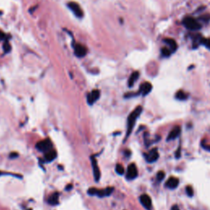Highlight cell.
Returning a JSON list of instances; mask_svg holds the SVG:
<instances>
[{"instance_id":"3","label":"cell","mask_w":210,"mask_h":210,"mask_svg":"<svg viewBox=\"0 0 210 210\" xmlns=\"http://www.w3.org/2000/svg\"><path fill=\"white\" fill-rule=\"evenodd\" d=\"M113 187H108L104 190H97L95 188H91L90 190H88V193L90 195H98L99 197H104V196H108L112 194V192L113 191Z\"/></svg>"},{"instance_id":"17","label":"cell","mask_w":210,"mask_h":210,"mask_svg":"<svg viewBox=\"0 0 210 210\" xmlns=\"http://www.w3.org/2000/svg\"><path fill=\"white\" fill-rule=\"evenodd\" d=\"M139 76H140V74H139L138 72H135L131 74V76L130 77L128 81L129 87H132L133 86L134 84L135 83V81H137V79L139 78Z\"/></svg>"},{"instance_id":"2","label":"cell","mask_w":210,"mask_h":210,"mask_svg":"<svg viewBox=\"0 0 210 210\" xmlns=\"http://www.w3.org/2000/svg\"><path fill=\"white\" fill-rule=\"evenodd\" d=\"M183 24L184 26L190 31H197L201 28L200 24L198 22V21L194 19L193 17L187 16L183 20Z\"/></svg>"},{"instance_id":"7","label":"cell","mask_w":210,"mask_h":210,"mask_svg":"<svg viewBox=\"0 0 210 210\" xmlns=\"http://www.w3.org/2000/svg\"><path fill=\"white\" fill-rule=\"evenodd\" d=\"M140 200L141 205H143L146 209H151V208H152V200H151V198L149 197V195H146V194H144V195H142L140 197Z\"/></svg>"},{"instance_id":"8","label":"cell","mask_w":210,"mask_h":210,"mask_svg":"<svg viewBox=\"0 0 210 210\" xmlns=\"http://www.w3.org/2000/svg\"><path fill=\"white\" fill-rule=\"evenodd\" d=\"M91 163H92L93 172H94V180H95L96 181H99V178H100V171H99V166H98L97 160L94 159V157H91Z\"/></svg>"},{"instance_id":"25","label":"cell","mask_w":210,"mask_h":210,"mask_svg":"<svg viewBox=\"0 0 210 210\" xmlns=\"http://www.w3.org/2000/svg\"><path fill=\"white\" fill-rule=\"evenodd\" d=\"M4 45H5V46H4V50H5V52L7 53V52H8L11 49L10 44H8V42H6Z\"/></svg>"},{"instance_id":"5","label":"cell","mask_w":210,"mask_h":210,"mask_svg":"<svg viewBox=\"0 0 210 210\" xmlns=\"http://www.w3.org/2000/svg\"><path fill=\"white\" fill-rule=\"evenodd\" d=\"M68 8L71 9L72 12L75 14L76 16H77L78 18H81L83 15H84V13H83V10H82L81 8V7L80 5L77 3H75V2H70L68 4Z\"/></svg>"},{"instance_id":"29","label":"cell","mask_w":210,"mask_h":210,"mask_svg":"<svg viewBox=\"0 0 210 210\" xmlns=\"http://www.w3.org/2000/svg\"><path fill=\"white\" fill-rule=\"evenodd\" d=\"M203 147H204V149H207V150L210 151V146H208V145H203Z\"/></svg>"},{"instance_id":"24","label":"cell","mask_w":210,"mask_h":210,"mask_svg":"<svg viewBox=\"0 0 210 210\" xmlns=\"http://www.w3.org/2000/svg\"><path fill=\"white\" fill-rule=\"evenodd\" d=\"M164 177H165V173L163 171H159V172L157 173V178L159 180V181H162Z\"/></svg>"},{"instance_id":"23","label":"cell","mask_w":210,"mask_h":210,"mask_svg":"<svg viewBox=\"0 0 210 210\" xmlns=\"http://www.w3.org/2000/svg\"><path fill=\"white\" fill-rule=\"evenodd\" d=\"M185 192H186V194L188 195V196H193L194 195V190H193V188L190 186V185H188V186H186V188H185Z\"/></svg>"},{"instance_id":"12","label":"cell","mask_w":210,"mask_h":210,"mask_svg":"<svg viewBox=\"0 0 210 210\" xmlns=\"http://www.w3.org/2000/svg\"><path fill=\"white\" fill-rule=\"evenodd\" d=\"M180 134H181V128H180V127H175L174 128L172 129V130L170 131V133L168 134V138H167V140H168V141L173 140L176 139L178 136H179Z\"/></svg>"},{"instance_id":"20","label":"cell","mask_w":210,"mask_h":210,"mask_svg":"<svg viewBox=\"0 0 210 210\" xmlns=\"http://www.w3.org/2000/svg\"><path fill=\"white\" fill-rule=\"evenodd\" d=\"M200 44H204L205 47H207L209 49H210V39H205V38H201L200 40Z\"/></svg>"},{"instance_id":"28","label":"cell","mask_w":210,"mask_h":210,"mask_svg":"<svg viewBox=\"0 0 210 210\" xmlns=\"http://www.w3.org/2000/svg\"><path fill=\"white\" fill-rule=\"evenodd\" d=\"M3 37H4V34H3L2 31H0V40H3Z\"/></svg>"},{"instance_id":"1","label":"cell","mask_w":210,"mask_h":210,"mask_svg":"<svg viewBox=\"0 0 210 210\" xmlns=\"http://www.w3.org/2000/svg\"><path fill=\"white\" fill-rule=\"evenodd\" d=\"M142 107L139 106L134 110L132 113L130 114L128 119H127V138L131 135L132 130L134 128V126L135 124L136 119L140 117V113H142Z\"/></svg>"},{"instance_id":"9","label":"cell","mask_w":210,"mask_h":210,"mask_svg":"<svg viewBox=\"0 0 210 210\" xmlns=\"http://www.w3.org/2000/svg\"><path fill=\"white\" fill-rule=\"evenodd\" d=\"M100 97V92L99 90H93L90 94H89L87 96V102L89 104H93L95 103Z\"/></svg>"},{"instance_id":"27","label":"cell","mask_w":210,"mask_h":210,"mask_svg":"<svg viewBox=\"0 0 210 210\" xmlns=\"http://www.w3.org/2000/svg\"><path fill=\"white\" fill-rule=\"evenodd\" d=\"M16 157H17V154L16 153H12V154H10V158H16Z\"/></svg>"},{"instance_id":"4","label":"cell","mask_w":210,"mask_h":210,"mask_svg":"<svg viewBox=\"0 0 210 210\" xmlns=\"http://www.w3.org/2000/svg\"><path fill=\"white\" fill-rule=\"evenodd\" d=\"M36 148H37V149H39L40 151H41V152H44V153L49 151L50 149H52V143L50 141V140L47 139V140H44L40 141L39 143H37V144H36Z\"/></svg>"},{"instance_id":"16","label":"cell","mask_w":210,"mask_h":210,"mask_svg":"<svg viewBox=\"0 0 210 210\" xmlns=\"http://www.w3.org/2000/svg\"><path fill=\"white\" fill-rule=\"evenodd\" d=\"M57 157V153L55 150L53 149H50L49 151H48L45 153V159H46L48 162H51L53 160L56 159Z\"/></svg>"},{"instance_id":"21","label":"cell","mask_w":210,"mask_h":210,"mask_svg":"<svg viewBox=\"0 0 210 210\" xmlns=\"http://www.w3.org/2000/svg\"><path fill=\"white\" fill-rule=\"evenodd\" d=\"M116 172L119 175L124 174V168L121 164H117L116 165Z\"/></svg>"},{"instance_id":"6","label":"cell","mask_w":210,"mask_h":210,"mask_svg":"<svg viewBox=\"0 0 210 210\" xmlns=\"http://www.w3.org/2000/svg\"><path fill=\"white\" fill-rule=\"evenodd\" d=\"M138 176V171L135 164L131 163L128 166L127 172V178L128 180H133L136 178Z\"/></svg>"},{"instance_id":"19","label":"cell","mask_w":210,"mask_h":210,"mask_svg":"<svg viewBox=\"0 0 210 210\" xmlns=\"http://www.w3.org/2000/svg\"><path fill=\"white\" fill-rule=\"evenodd\" d=\"M176 98L177 99H179V100L183 101V100H185L188 98V94L186 93H185L184 91H182V90H179L176 94Z\"/></svg>"},{"instance_id":"13","label":"cell","mask_w":210,"mask_h":210,"mask_svg":"<svg viewBox=\"0 0 210 210\" xmlns=\"http://www.w3.org/2000/svg\"><path fill=\"white\" fill-rule=\"evenodd\" d=\"M87 53V49L86 48L81 45V44H77V46L75 48V54L79 57H84Z\"/></svg>"},{"instance_id":"14","label":"cell","mask_w":210,"mask_h":210,"mask_svg":"<svg viewBox=\"0 0 210 210\" xmlns=\"http://www.w3.org/2000/svg\"><path fill=\"white\" fill-rule=\"evenodd\" d=\"M165 185H166L167 187H168L170 189H175L179 185V180L176 178V177H171L167 181Z\"/></svg>"},{"instance_id":"11","label":"cell","mask_w":210,"mask_h":210,"mask_svg":"<svg viewBox=\"0 0 210 210\" xmlns=\"http://www.w3.org/2000/svg\"><path fill=\"white\" fill-rule=\"evenodd\" d=\"M151 90H152V85L149 82H144L140 88L139 94H142V95L145 96L151 92Z\"/></svg>"},{"instance_id":"15","label":"cell","mask_w":210,"mask_h":210,"mask_svg":"<svg viewBox=\"0 0 210 210\" xmlns=\"http://www.w3.org/2000/svg\"><path fill=\"white\" fill-rule=\"evenodd\" d=\"M163 41L170 47V50L172 51V53H173L177 49V44L176 43V41L173 39H169V38H167L163 40Z\"/></svg>"},{"instance_id":"10","label":"cell","mask_w":210,"mask_h":210,"mask_svg":"<svg viewBox=\"0 0 210 210\" xmlns=\"http://www.w3.org/2000/svg\"><path fill=\"white\" fill-rule=\"evenodd\" d=\"M159 154L157 149H152L149 153V154L145 155V158H146V160H147L148 163H154V162H155L157 159H159Z\"/></svg>"},{"instance_id":"22","label":"cell","mask_w":210,"mask_h":210,"mask_svg":"<svg viewBox=\"0 0 210 210\" xmlns=\"http://www.w3.org/2000/svg\"><path fill=\"white\" fill-rule=\"evenodd\" d=\"M161 53H162V54H163L164 57H169L170 55H171V53H172V51L170 50L169 49H168V48L164 47V48L162 49Z\"/></svg>"},{"instance_id":"18","label":"cell","mask_w":210,"mask_h":210,"mask_svg":"<svg viewBox=\"0 0 210 210\" xmlns=\"http://www.w3.org/2000/svg\"><path fill=\"white\" fill-rule=\"evenodd\" d=\"M58 200H59V194L56 192V193H53L49 198V203L51 205H56L58 204Z\"/></svg>"},{"instance_id":"26","label":"cell","mask_w":210,"mask_h":210,"mask_svg":"<svg viewBox=\"0 0 210 210\" xmlns=\"http://www.w3.org/2000/svg\"><path fill=\"white\" fill-rule=\"evenodd\" d=\"M171 210H180V209H179V207H178L177 205H173V206L172 207Z\"/></svg>"}]
</instances>
